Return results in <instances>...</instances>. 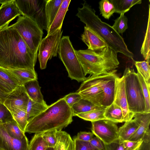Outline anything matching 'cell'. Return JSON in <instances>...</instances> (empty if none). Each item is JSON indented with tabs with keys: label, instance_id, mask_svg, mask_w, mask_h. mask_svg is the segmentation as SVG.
I'll use <instances>...</instances> for the list:
<instances>
[{
	"label": "cell",
	"instance_id": "f6af8a7d",
	"mask_svg": "<svg viewBox=\"0 0 150 150\" xmlns=\"http://www.w3.org/2000/svg\"><path fill=\"white\" fill-rule=\"evenodd\" d=\"M104 144V150H124L123 142L120 143L118 139L110 144Z\"/></svg>",
	"mask_w": 150,
	"mask_h": 150
},
{
	"label": "cell",
	"instance_id": "5bb4252c",
	"mask_svg": "<svg viewBox=\"0 0 150 150\" xmlns=\"http://www.w3.org/2000/svg\"><path fill=\"white\" fill-rule=\"evenodd\" d=\"M28 139L25 135L21 139L9 135L3 124H0V149L1 150H27Z\"/></svg>",
	"mask_w": 150,
	"mask_h": 150
},
{
	"label": "cell",
	"instance_id": "7dc6e473",
	"mask_svg": "<svg viewBox=\"0 0 150 150\" xmlns=\"http://www.w3.org/2000/svg\"><path fill=\"white\" fill-rule=\"evenodd\" d=\"M89 142L91 145L95 149L104 150V143L96 137H93Z\"/></svg>",
	"mask_w": 150,
	"mask_h": 150
},
{
	"label": "cell",
	"instance_id": "bcb514c9",
	"mask_svg": "<svg viewBox=\"0 0 150 150\" xmlns=\"http://www.w3.org/2000/svg\"><path fill=\"white\" fill-rule=\"evenodd\" d=\"M94 134L90 132H80L78 133L76 137L79 140L89 142L93 137Z\"/></svg>",
	"mask_w": 150,
	"mask_h": 150
},
{
	"label": "cell",
	"instance_id": "d6a6232c",
	"mask_svg": "<svg viewBox=\"0 0 150 150\" xmlns=\"http://www.w3.org/2000/svg\"><path fill=\"white\" fill-rule=\"evenodd\" d=\"M47 144L42 136V133H35L29 144L28 150H45Z\"/></svg>",
	"mask_w": 150,
	"mask_h": 150
},
{
	"label": "cell",
	"instance_id": "f1b7e54d",
	"mask_svg": "<svg viewBox=\"0 0 150 150\" xmlns=\"http://www.w3.org/2000/svg\"><path fill=\"white\" fill-rule=\"evenodd\" d=\"M48 107L46 103L42 104L35 102L30 98L26 111L28 122L43 112Z\"/></svg>",
	"mask_w": 150,
	"mask_h": 150
},
{
	"label": "cell",
	"instance_id": "8992f818",
	"mask_svg": "<svg viewBox=\"0 0 150 150\" xmlns=\"http://www.w3.org/2000/svg\"><path fill=\"white\" fill-rule=\"evenodd\" d=\"M10 26L18 31L37 59L38 47L43 34V30L35 22L23 16H19L16 22Z\"/></svg>",
	"mask_w": 150,
	"mask_h": 150
},
{
	"label": "cell",
	"instance_id": "f546056e",
	"mask_svg": "<svg viewBox=\"0 0 150 150\" xmlns=\"http://www.w3.org/2000/svg\"><path fill=\"white\" fill-rule=\"evenodd\" d=\"M9 111L13 120L21 130L25 133L28 123L26 111L18 108L13 109Z\"/></svg>",
	"mask_w": 150,
	"mask_h": 150
},
{
	"label": "cell",
	"instance_id": "8d00e7d4",
	"mask_svg": "<svg viewBox=\"0 0 150 150\" xmlns=\"http://www.w3.org/2000/svg\"><path fill=\"white\" fill-rule=\"evenodd\" d=\"M137 74L141 85L144 98L146 105V112H150V85L146 83L143 77L137 71Z\"/></svg>",
	"mask_w": 150,
	"mask_h": 150
},
{
	"label": "cell",
	"instance_id": "3957f363",
	"mask_svg": "<svg viewBox=\"0 0 150 150\" xmlns=\"http://www.w3.org/2000/svg\"><path fill=\"white\" fill-rule=\"evenodd\" d=\"M73 116L71 108L63 98H61L29 120L25 132L42 133L53 129L62 130L71 123Z\"/></svg>",
	"mask_w": 150,
	"mask_h": 150
},
{
	"label": "cell",
	"instance_id": "74e56055",
	"mask_svg": "<svg viewBox=\"0 0 150 150\" xmlns=\"http://www.w3.org/2000/svg\"><path fill=\"white\" fill-rule=\"evenodd\" d=\"M127 22L128 19L124 13H121L114 21L112 27L118 34H122L128 28Z\"/></svg>",
	"mask_w": 150,
	"mask_h": 150
},
{
	"label": "cell",
	"instance_id": "8fae6325",
	"mask_svg": "<svg viewBox=\"0 0 150 150\" xmlns=\"http://www.w3.org/2000/svg\"><path fill=\"white\" fill-rule=\"evenodd\" d=\"M91 122L92 132L104 144H109L118 139V128L116 123L107 119Z\"/></svg>",
	"mask_w": 150,
	"mask_h": 150
},
{
	"label": "cell",
	"instance_id": "1f68e13d",
	"mask_svg": "<svg viewBox=\"0 0 150 150\" xmlns=\"http://www.w3.org/2000/svg\"><path fill=\"white\" fill-rule=\"evenodd\" d=\"M3 124L9 135L15 138L21 139L25 135L14 120Z\"/></svg>",
	"mask_w": 150,
	"mask_h": 150
},
{
	"label": "cell",
	"instance_id": "e575fe53",
	"mask_svg": "<svg viewBox=\"0 0 150 150\" xmlns=\"http://www.w3.org/2000/svg\"><path fill=\"white\" fill-rule=\"evenodd\" d=\"M134 64L137 71L143 77L146 83L150 85V66L149 63L146 61H135Z\"/></svg>",
	"mask_w": 150,
	"mask_h": 150
},
{
	"label": "cell",
	"instance_id": "e0dca14e",
	"mask_svg": "<svg viewBox=\"0 0 150 150\" xmlns=\"http://www.w3.org/2000/svg\"><path fill=\"white\" fill-rule=\"evenodd\" d=\"M22 15L15 0L9 1L0 6V30L8 26L10 23L18 16Z\"/></svg>",
	"mask_w": 150,
	"mask_h": 150
},
{
	"label": "cell",
	"instance_id": "83f0119b",
	"mask_svg": "<svg viewBox=\"0 0 150 150\" xmlns=\"http://www.w3.org/2000/svg\"><path fill=\"white\" fill-rule=\"evenodd\" d=\"M115 9V13L120 14L128 11L133 6L140 4L142 0H110Z\"/></svg>",
	"mask_w": 150,
	"mask_h": 150
},
{
	"label": "cell",
	"instance_id": "4fadbf2b",
	"mask_svg": "<svg viewBox=\"0 0 150 150\" xmlns=\"http://www.w3.org/2000/svg\"><path fill=\"white\" fill-rule=\"evenodd\" d=\"M29 99L24 85L19 86L7 97L3 104L9 111L18 108L26 111Z\"/></svg>",
	"mask_w": 150,
	"mask_h": 150
},
{
	"label": "cell",
	"instance_id": "60d3db41",
	"mask_svg": "<svg viewBox=\"0 0 150 150\" xmlns=\"http://www.w3.org/2000/svg\"><path fill=\"white\" fill-rule=\"evenodd\" d=\"M74 144V150H96L90 144L89 142L78 140L75 136L73 139Z\"/></svg>",
	"mask_w": 150,
	"mask_h": 150
},
{
	"label": "cell",
	"instance_id": "f5cc1de1",
	"mask_svg": "<svg viewBox=\"0 0 150 150\" xmlns=\"http://www.w3.org/2000/svg\"><path fill=\"white\" fill-rule=\"evenodd\" d=\"M0 150H1L0 149Z\"/></svg>",
	"mask_w": 150,
	"mask_h": 150
},
{
	"label": "cell",
	"instance_id": "6da1fadb",
	"mask_svg": "<svg viewBox=\"0 0 150 150\" xmlns=\"http://www.w3.org/2000/svg\"><path fill=\"white\" fill-rule=\"evenodd\" d=\"M36 61L15 29L10 26L0 30V67L35 70Z\"/></svg>",
	"mask_w": 150,
	"mask_h": 150
},
{
	"label": "cell",
	"instance_id": "f907efd6",
	"mask_svg": "<svg viewBox=\"0 0 150 150\" xmlns=\"http://www.w3.org/2000/svg\"><path fill=\"white\" fill-rule=\"evenodd\" d=\"M27 150H28V149H27Z\"/></svg>",
	"mask_w": 150,
	"mask_h": 150
},
{
	"label": "cell",
	"instance_id": "9c48e42d",
	"mask_svg": "<svg viewBox=\"0 0 150 150\" xmlns=\"http://www.w3.org/2000/svg\"><path fill=\"white\" fill-rule=\"evenodd\" d=\"M62 27L42 39L39 46L38 57L41 69H45L48 60L57 57L62 33Z\"/></svg>",
	"mask_w": 150,
	"mask_h": 150
},
{
	"label": "cell",
	"instance_id": "4316f807",
	"mask_svg": "<svg viewBox=\"0 0 150 150\" xmlns=\"http://www.w3.org/2000/svg\"><path fill=\"white\" fill-rule=\"evenodd\" d=\"M104 116L106 119L116 123L123 122V113L121 108L113 103L105 108Z\"/></svg>",
	"mask_w": 150,
	"mask_h": 150
},
{
	"label": "cell",
	"instance_id": "5b68a950",
	"mask_svg": "<svg viewBox=\"0 0 150 150\" xmlns=\"http://www.w3.org/2000/svg\"><path fill=\"white\" fill-rule=\"evenodd\" d=\"M123 76L128 108L133 115L146 112V105L142 87L137 73L133 68L126 67Z\"/></svg>",
	"mask_w": 150,
	"mask_h": 150
},
{
	"label": "cell",
	"instance_id": "44dd1931",
	"mask_svg": "<svg viewBox=\"0 0 150 150\" xmlns=\"http://www.w3.org/2000/svg\"><path fill=\"white\" fill-rule=\"evenodd\" d=\"M29 98L32 100L42 104L46 102L43 99L37 80H34L26 83L24 85Z\"/></svg>",
	"mask_w": 150,
	"mask_h": 150
},
{
	"label": "cell",
	"instance_id": "c3c4849f",
	"mask_svg": "<svg viewBox=\"0 0 150 150\" xmlns=\"http://www.w3.org/2000/svg\"><path fill=\"white\" fill-rule=\"evenodd\" d=\"M9 0H0V4H2L8 2Z\"/></svg>",
	"mask_w": 150,
	"mask_h": 150
},
{
	"label": "cell",
	"instance_id": "d590c367",
	"mask_svg": "<svg viewBox=\"0 0 150 150\" xmlns=\"http://www.w3.org/2000/svg\"><path fill=\"white\" fill-rule=\"evenodd\" d=\"M99 4L100 14L105 18L109 19L115 12L113 5L108 0H102Z\"/></svg>",
	"mask_w": 150,
	"mask_h": 150
},
{
	"label": "cell",
	"instance_id": "ffe728a7",
	"mask_svg": "<svg viewBox=\"0 0 150 150\" xmlns=\"http://www.w3.org/2000/svg\"><path fill=\"white\" fill-rule=\"evenodd\" d=\"M17 79L19 86L23 85L30 81L37 80V75L35 70L29 69H7Z\"/></svg>",
	"mask_w": 150,
	"mask_h": 150
},
{
	"label": "cell",
	"instance_id": "30bf717a",
	"mask_svg": "<svg viewBox=\"0 0 150 150\" xmlns=\"http://www.w3.org/2000/svg\"><path fill=\"white\" fill-rule=\"evenodd\" d=\"M76 92L79 93L82 98L96 105L102 107L104 92L97 76L86 77Z\"/></svg>",
	"mask_w": 150,
	"mask_h": 150
},
{
	"label": "cell",
	"instance_id": "f35d334b",
	"mask_svg": "<svg viewBox=\"0 0 150 150\" xmlns=\"http://www.w3.org/2000/svg\"><path fill=\"white\" fill-rule=\"evenodd\" d=\"M58 130L53 129L42 133V136L48 147H54L57 142V134Z\"/></svg>",
	"mask_w": 150,
	"mask_h": 150
},
{
	"label": "cell",
	"instance_id": "9a60e30c",
	"mask_svg": "<svg viewBox=\"0 0 150 150\" xmlns=\"http://www.w3.org/2000/svg\"><path fill=\"white\" fill-rule=\"evenodd\" d=\"M114 103L121 109L123 115V122L133 118V115L128 109L126 95L123 76H118L115 79V91L114 102Z\"/></svg>",
	"mask_w": 150,
	"mask_h": 150
},
{
	"label": "cell",
	"instance_id": "7a4b0ae2",
	"mask_svg": "<svg viewBox=\"0 0 150 150\" xmlns=\"http://www.w3.org/2000/svg\"><path fill=\"white\" fill-rule=\"evenodd\" d=\"M79 8L76 16L88 27L98 35L107 46L117 53H121L133 60L134 54L128 48L122 37L113 28L102 21L94 9L86 1Z\"/></svg>",
	"mask_w": 150,
	"mask_h": 150
},
{
	"label": "cell",
	"instance_id": "7402d4cb",
	"mask_svg": "<svg viewBox=\"0 0 150 150\" xmlns=\"http://www.w3.org/2000/svg\"><path fill=\"white\" fill-rule=\"evenodd\" d=\"M139 125L134 119L125 122L124 124L118 128V140L120 143L128 140L135 132Z\"/></svg>",
	"mask_w": 150,
	"mask_h": 150
},
{
	"label": "cell",
	"instance_id": "ee69618b",
	"mask_svg": "<svg viewBox=\"0 0 150 150\" xmlns=\"http://www.w3.org/2000/svg\"><path fill=\"white\" fill-rule=\"evenodd\" d=\"M142 142L137 150H150V130H148L142 139Z\"/></svg>",
	"mask_w": 150,
	"mask_h": 150
},
{
	"label": "cell",
	"instance_id": "ac0fdd59",
	"mask_svg": "<svg viewBox=\"0 0 150 150\" xmlns=\"http://www.w3.org/2000/svg\"><path fill=\"white\" fill-rule=\"evenodd\" d=\"M82 41L87 45L88 49L93 51L101 50L107 46L105 42L95 32L85 26L81 35Z\"/></svg>",
	"mask_w": 150,
	"mask_h": 150
},
{
	"label": "cell",
	"instance_id": "2e32d148",
	"mask_svg": "<svg viewBox=\"0 0 150 150\" xmlns=\"http://www.w3.org/2000/svg\"><path fill=\"white\" fill-rule=\"evenodd\" d=\"M19 86L18 81L7 69L0 67V102L3 103L7 97Z\"/></svg>",
	"mask_w": 150,
	"mask_h": 150
},
{
	"label": "cell",
	"instance_id": "b9f144b4",
	"mask_svg": "<svg viewBox=\"0 0 150 150\" xmlns=\"http://www.w3.org/2000/svg\"><path fill=\"white\" fill-rule=\"evenodd\" d=\"M63 98L71 108L82 98L79 93L77 92L70 93L66 95Z\"/></svg>",
	"mask_w": 150,
	"mask_h": 150
},
{
	"label": "cell",
	"instance_id": "277c9868",
	"mask_svg": "<svg viewBox=\"0 0 150 150\" xmlns=\"http://www.w3.org/2000/svg\"><path fill=\"white\" fill-rule=\"evenodd\" d=\"M75 52L85 76L109 74L119 64L117 53L108 46L98 51L75 50Z\"/></svg>",
	"mask_w": 150,
	"mask_h": 150
},
{
	"label": "cell",
	"instance_id": "484cf974",
	"mask_svg": "<svg viewBox=\"0 0 150 150\" xmlns=\"http://www.w3.org/2000/svg\"><path fill=\"white\" fill-rule=\"evenodd\" d=\"M63 0H47L45 13L48 29L52 23Z\"/></svg>",
	"mask_w": 150,
	"mask_h": 150
},
{
	"label": "cell",
	"instance_id": "681fc988",
	"mask_svg": "<svg viewBox=\"0 0 150 150\" xmlns=\"http://www.w3.org/2000/svg\"><path fill=\"white\" fill-rule=\"evenodd\" d=\"M45 150H55L54 147H48Z\"/></svg>",
	"mask_w": 150,
	"mask_h": 150
},
{
	"label": "cell",
	"instance_id": "ba28073f",
	"mask_svg": "<svg viewBox=\"0 0 150 150\" xmlns=\"http://www.w3.org/2000/svg\"><path fill=\"white\" fill-rule=\"evenodd\" d=\"M22 16L35 22L42 30L47 31L45 13L47 0H15Z\"/></svg>",
	"mask_w": 150,
	"mask_h": 150
},
{
	"label": "cell",
	"instance_id": "4dcf8cb0",
	"mask_svg": "<svg viewBox=\"0 0 150 150\" xmlns=\"http://www.w3.org/2000/svg\"><path fill=\"white\" fill-rule=\"evenodd\" d=\"M150 6L149 4L148 19L144 38L141 49V53L146 61L150 63Z\"/></svg>",
	"mask_w": 150,
	"mask_h": 150
},
{
	"label": "cell",
	"instance_id": "cb8c5ba5",
	"mask_svg": "<svg viewBox=\"0 0 150 150\" xmlns=\"http://www.w3.org/2000/svg\"><path fill=\"white\" fill-rule=\"evenodd\" d=\"M55 150H74L73 140L70 135L62 130H58Z\"/></svg>",
	"mask_w": 150,
	"mask_h": 150
},
{
	"label": "cell",
	"instance_id": "836d02e7",
	"mask_svg": "<svg viewBox=\"0 0 150 150\" xmlns=\"http://www.w3.org/2000/svg\"><path fill=\"white\" fill-rule=\"evenodd\" d=\"M105 110L91 111L79 114L76 116L84 120L91 122L106 119L104 116Z\"/></svg>",
	"mask_w": 150,
	"mask_h": 150
},
{
	"label": "cell",
	"instance_id": "816d5d0a",
	"mask_svg": "<svg viewBox=\"0 0 150 150\" xmlns=\"http://www.w3.org/2000/svg\"><path fill=\"white\" fill-rule=\"evenodd\" d=\"M96 150H97V149H96Z\"/></svg>",
	"mask_w": 150,
	"mask_h": 150
},
{
	"label": "cell",
	"instance_id": "7bdbcfd3",
	"mask_svg": "<svg viewBox=\"0 0 150 150\" xmlns=\"http://www.w3.org/2000/svg\"><path fill=\"white\" fill-rule=\"evenodd\" d=\"M142 141V139L137 141H124L123 142L124 150H137L141 144Z\"/></svg>",
	"mask_w": 150,
	"mask_h": 150
},
{
	"label": "cell",
	"instance_id": "ab89813d",
	"mask_svg": "<svg viewBox=\"0 0 150 150\" xmlns=\"http://www.w3.org/2000/svg\"><path fill=\"white\" fill-rule=\"evenodd\" d=\"M13 120L9 110L3 103L0 102V124L6 123Z\"/></svg>",
	"mask_w": 150,
	"mask_h": 150
},
{
	"label": "cell",
	"instance_id": "d4e9b609",
	"mask_svg": "<svg viewBox=\"0 0 150 150\" xmlns=\"http://www.w3.org/2000/svg\"><path fill=\"white\" fill-rule=\"evenodd\" d=\"M73 116L91 111L105 110L106 108L96 105L89 101L81 98L71 108Z\"/></svg>",
	"mask_w": 150,
	"mask_h": 150
},
{
	"label": "cell",
	"instance_id": "603a6c76",
	"mask_svg": "<svg viewBox=\"0 0 150 150\" xmlns=\"http://www.w3.org/2000/svg\"><path fill=\"white\" fill-rule=\"evenodd\" d=\"M71 0H63L51 25L47 31V35L62 27L63 20L67 11Z\"/></svg>",
	"mask_w": 150,
	"mask_h": 150
},
{
	"label": "cell",
	"instance_id": "d6986e66",
	"mask_svg": "<svg viewBox=\"0 0 150 150\" xmlns=\"http://www.w3.org/2000/svg\"><path fill=\"white\" fill-rule=\"evenodd\" d=\"M133 118L139 126L137 131L127 140L137 141L142 139L145 133L150 129V112L136 113L133 115Z\"/></svg>",
	"mask_w": 150,
	"mask_h": 150
},
{
	"label": "cell",
	"instance_id": "7c38bea8",
	"mask_svg": "<svg viewBox=\"0 0 150 150\" xmlns=\"http://www.w3.org/2000/svg\"><path fill=\"white\" fill-rule=\"evenodd\" d=\"M115 69L107 74L97 75L103 90L104 97L102 106L106 108L113 102L115 91V81L118 76Z\"/></svg>",
	"mask_w": 150,
	"mask_h": 150
},
{
	"label": "cell",
	"instance_id": "52a82bcc",
	"mask_svg": "<svg viewBox=\"0 0 150 150\" xmlns=\"http://www.w3.org/2000/svg\"><path fill=\"white\" fill-rule=\"evenodd\" d=\"M58 53L59 59L63 63L71 80L79 82L86 79L68 36H63L60 40Z\"/></svg>",
	"mask_w": 150,
	"mask_h": 150
}]
</instances>
